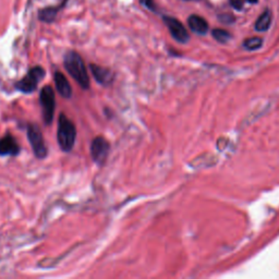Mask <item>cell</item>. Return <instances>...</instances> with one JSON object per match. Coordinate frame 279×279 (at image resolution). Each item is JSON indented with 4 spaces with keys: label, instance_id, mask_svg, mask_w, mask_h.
Here are the masks:
<instances>
[{
    "label": "cell",
    "instance_id": "cell-2",
    "mask_svg": "<svg viewBox=\"0 0 279 279\" xmlns=\"http://www.w3.org/2000/svg\"><path fill=\"white\" fill-rule=\"evenodd\" d=\"M76 139V130L68 117L65 114H60L58 120V131H57V140L60 148L64 152H71L75 144Z\"/></svg>",
    "mask_w": 279,
    "mask_h": 279
},
{
    "label": "cell",
    "instance_id": "cell-16",
    "mask_svg": "<svg viewBox=\"0 0 279 279\" xmlns=\"http://www.w3.org/2000/svg\"><path fill=\"white\" fill-rule=\"evenodd\" d=\"M141 3L144 5V7H146L149 10L156 11V5H155L154 0H141Z\"/></svg>",
    "mask_w": 279,
    "mask_h": 279
},
{
    "label": "cell",
    "instance_id": "cell-13",
    "mask_svg": "<svg viewBox=\"0 0 279 279\" xmlns=\"http://www.w3.org/2000/svg\"><path fill=\"white\" fill-rule=\"evenodd\" d=\"M262 45H263V40L261 37H251L243 42V47L250 52L260 49Z\"/></svg>",
    "mask_w": 279,
    "mask_h": 279
},
{
    "label": "cell",
    "instance_id": "cell-10",
    "mask_svg": "<svg viewBox=\"0 0 279 279\" xmlns=\"http://www.w3.org/2000/svg\"><path fill=\"white\" fill-rule=\"evenodd\" d=\"M188 25L192 32L197 33L199 35H204L209 31L208 21L198 14H192L189 16Z\"/></svg>",
    "mask_w": 279,
    "mask_h": 279
},
{
    "label": "cell",
    "instance_id": "cell-8",
    "mask_svg": "<svg viewBox=\"0 0 279 279\" xmlns=\"http://www.w3.org/2000/svg\"><path fill=\"white\" fill-rule=\"evenodd\" d=\"M20 150V145L11 135H5L0 139V155L1 156H16Z\"/></svg>",
    "mask_w": 279,
    "mask_h": 279
},
{
    "label": "cell",
    "instance_id": "cell-4",
    "mask_svg": "<svg viewBox=\"0 0 279 279\" xmlns=\"http://www.w3.org/2000/svg\"><path fill=\"white\" fill-rule=\"evenodd\" d=\"M27 139H29V142L36 157L41 159L45 158L48 150L45 141H44L43 133L37 125L31 124L27 126Z\"/></svg>",
    "mask_w": 279,
    "mask_h": 279
},
{
    "label": "cell",
    "instance_id": "cell-19",
    "mask_svg": "<svg viewBox=\"0 0 279 279\" xmlns=\"http://www.w3.org/2000/svg\"><path fill=\"white\" fill-rule=\"evenodd\" d=\"M187 1H191V0H187Z\"/></svg>",
    "mask_w": 279,
    "mask_h": 279
},
{
    "label": "cell",
    "instance_id": "cell-15",
    "mask_svg": "<svg viewBox=\"0 0 279 279\" xmlns=\"http://www.w3.org/2000/svg\"><path fill=\"white\" fill-rule=\"evenodd\" d=\"M58 11L59 8H47L45 10H42L40 13V18L42 21L52 22L56 18V15H57Z\"/></svg>",
    "mask_w": 279,
    "mask_h": 279
},
{
    "label": "cell",
    "instance_id": "cell-6",
    "mask_svg": "<svg viewBox=\"0 0 279 279\" xmlns=\"http://www.w3.org/2000/svg\"><path fill=\"white\" fill-rule=\"evenodd\" d=\"M109 143L103 137H97L93 140L91 144V156L97 165L102 166L107 160L109 153Z\"/></svg>",
    "mask_w": 279,
    "mask_h": 279
},
{
    "label": "cell",
    "instance_id": "cell-14",
    "mask_svg": "<svg viewBox=\"0 0 279 279\" xmlns=\"http://www.w3.org/2000/svg\"><path fill=\"white\" fill-rule=\"evenodd\" d=\"M211 35L215 38L217 42H219L221 44H225L231 38V35L229 32H227L225 30H221V29H215L211 32Z\"/></svg>",
    "mask_w": 279,
    "mask_h": 279
},
{
    "label": "cell",
    "instance_id": "cell-11",
    "mask_svg": "<svg viewBox=\"0 0 279 279\" xmlns=\"http://www.w3.org/2000/svg\"><path fill=\"white\" fill-rule=\"evenodd\" d=\"M54 79H55L56 87H57L58 93L63 97L70 98L72 96V88H71V85H70L68 79L65 76V74L61 73V72H59V71L55 72Z\"/></svg>",
    "mask_w": 279,
    "mask_h": 279
},
{
    "label": "cell",
    "instance_id": "cell-5",
    "mask_svg": "<svg viewBox=\"0 0 279 279\" xmlns=\"http://www.w3.org/2000/svg\"><path fill=\"white\" fill-rule=\"evenodd\" d=\"M40 102L43 109V118L45 125H50L53 122L55 109H56V96L52 86L46 85L41 90Z\"/></svg>",
    "mask_w": 279,
    "mask_h": 279
},
{
    "label": "cell",
    "instance_id": "cell-17",
    "mask_svg": "<svg viewBox=\"0 0 279 279\" xmlns=\"http://www.w3.org/2000/svg\"><path fill=\"white\" fill-rule=\"evenodd\" d=\"M230 3L236 10H241L243 7L242 0H230Z\"/></svg>",
    "mask_w": 279,
    "mask_h": 279
},
{
    "label": "cell",
    "instance_id": "cell-9",
    "mask_svg": "<svg viewBox=\"0 0 279 279\" xmlns=\"http://www.w3.org/2000/svg\"><path fill=\"white\" fill-rule=\"evenodd\" d=\"M92 74L95 77L96 82L104 86H108L114 81V74L109 69L103 68V67L97 66V65H91L90 66Z\"/></svg>",
    "mask_w": 279,
    "mask_h": 279
},
{
    "label": "cell",
    "instance_id": "cell-1",
    "mask_svg": "<svg viewBox=\"0 0 279 279\" xmlns=\"http://www.w3.org/2000/svg\"><path fill=\"white\" fill-rule=\"evenodd\" d=\"M65 67L68 73L73 77L82 88L88 90L90 87V76L86 67L81 56L76 52H69L65 56Z\"/></svg>",
    "mask_w": 279,
    "mask_h": 279
},
{
    "label": "cell",
    "instance_id": "cell-18",
    "mask_svg": "<svg viewBox=\"0 0 279 279\" xmlns=\"http://www.w3.org/2000/svg\"><path fill=\"white\" fill-rule=\"evenodd\" d=\"M247 1H249L250 3H256L259 1V0H247Z\"/></svg>",
    "mask_w": 279,
    "mask_h": 279
},
{
    "label": "cell",
    "instance_id": "cell-3",
    "mask_svg": "<svg viewBox=\"0 0 279 279\" xmlns=\"http://www.w3.org/2000/svg\"><path fill=\"white\" fill-rule=\"evenodd\" d=\"M45 76V70L42 67L36 66L33 67L32 69L29 70L27 74L15 83V88L25 94H30L36 91L38 86V83L41 82L43 77Z\"/></svg>",
    "mask_w": 279,
    "mask_h": 279
},
{
    "label": "cell",
    "instance_id": "cell-12",
    "mask_svg": "<svg viewBox=\"0 0 279 279\" xmlns=\"http://www.w3.org/2000/svg\"><path fill=\"white\" fill-rule=\"evenodd\" d=\"M273 15L271 10L266 9L263 13L260 15V18L255 22V30L258 32H266L270 29L272 24Z\"/></svg>",
    "mask_w": 279,
    "mask_h": 279
},
{
    "label": "cell",
    "instance_id": "cell-7",
    "mask_svg": "<svg viewBox=\"0 0 279 279\" xmlns=\"http://www.w3.org/2000/svg\"><path fill=\"white\" fill-rule=\"evenodd\" d=\"M163 20L165 22L166 26L168 27L171 36L174 37L177 42L185 44L189 41V38H190L189 33L179 20H177L176 18H172V16H168V15L164 16Z\"/></svg>",
    "mask_w": 279,
    "mask_h": 279
}]
</instances>
